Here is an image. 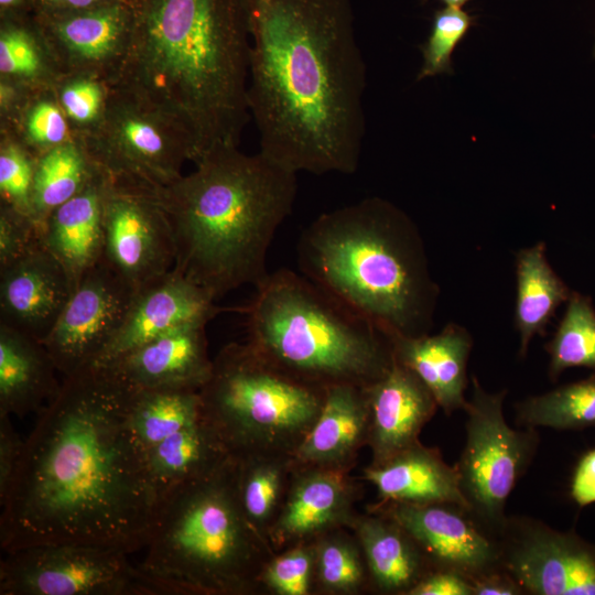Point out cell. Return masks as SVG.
Instances as JSON below:
<instances>
[{
    "instance_id": "6da1fadb",
    "label": "cell",
    "mask_w": 595,
    "mask_h": 595,
    "mask_svg": "<svg viewBox=\"0 0 595 595\" xmlns=\"http://www.w3.org/2000/svg\"><path fill=\"white\" fill-rule=\"evenodd\" d=\"M132 390L101 365L64 377L0 499L4 553L43 544L128 554L147 547L159 501L129 424Z\"/></svg>"
},
{
    "instance_id": "7a4b0ae2",
    "label": "cell",
    "mask_w": 595,
    "mask_h": 595,
    "mask_svg": "<svg viewBox=\"0 0 595 595\" xmlns=\"http://www.w3.org/2000/svg\"><path fill=\"white\" fill-rule=\"evenodd\" d=\"M250 37L259 151L296 174L355 173L367 76L351 0H251Z\"/></svg>"
},
{
    "instance_id": "3957f363",
    "label": "cell",
    "mask_w": 595,
    "mask_h": 595,
    "mask_svg": "<svg viewBox=\"0 0 595 595\" xmlns=\"http://www.w3.org/2000/svg\"><path fill=\"white\" fill-rule=\"evenodd\" d=\"M127 2L130 45L112 86L175 118L194 141L195 161L215 147H238L250 117L251 0Z\"/></svg>"
},
{
    "instance_id": "277c9868",
    "label": "cell",
    "mask_w": 595,
    "mask_h": 595,
    "mask_svg": "<svg viewBox=\"0 0 595 595\" xmlns=\"http://www.w3.org/2000/svg\"><path fill=\"white\" fill-rule=\"evenodd\" d=\"M195 170L153 191L175 241L173 270L215 300L267 275V255L291 214L296 173L260 151L218 145Z\"/></svg>"
},
{
    "instance_id": "5b68a950",
    "label": "cell",
    "mask_w": 595,
    "mask_h": 595,
    "mask_svg": "<svg viewBox=\"0 0 595 595\" xmlns=\"http://www.w3.org/2000/svg\"><path fill=\"white\" fill-rule=\"evenodd\" d=\"M296 252L304 277L390 339L431 333L440 288L418 226L393 203L372 196L320 215Z\"/></svg>"
},
{
    "instance_id": "8992f818",
    "label": "cell",
    "mask_w": 595,
    "mask_h": 595,
    "mask_svg": "<svg viewBox=\"0 0 595 595\" xmlns=\"http://www.w3.org/2000/svg\"><path fill=\"white\" fill-rule=\"evenodd\" d=\"M255 288L247 343L291 377L366 388L392 365L390 337L302 273L279 269Z\"/></svg>"
},
{
    "instance_id": "52a82bcc",
    "label": "cell",
    "mask_w": 595,
    "mask_h": 595,
    "mask_svg": "<svg viewBox=\"0 0 595 595\" xmlns=\"http://www.w3.org/2000/svg\"><path fill=\"white\" fill-rule=\"evenodd\" d=\"M140 569L167 595H245L260 589L272 548L247 521L235 488L234 458L183 484L159 502Z\"/></svg>"
},
{
    "instance_id": "ba28073f",
    "label": "cell",
    "mask_w": 595,
    "mask_h": 595,
    "mask_svg": "<svg viewBox=\"0 0 595 595\" xmlns=\"http://www.w3.org/2000/svg\"><path fill=\"white\" fill-rule=\"evenodd\" d=\"M325 389L298 380L247 342L224 346L199 389L203 419L231 456L292 455L316 421Z\"/></svg>"
},
{
    "instance_id": "9c48e42d",
    "label": "cell",
    "mask_w": 595,
    "mask_h": 595,
    "mask_svg": "<svg viewBox=\"0 0 595 595\" xmlns=\"http://www.w3.org/2000/svg\"><path fill=\"white\" fill-rule=\"evenodd\" d=\"M82 139L109 178L150 191L176 181L196 158L191 134L175 118L117 86L104 119Z\"/></svg>"
},
{
    "instance_id": "30bf717a",
    "label": "cell",
    "mask_w": 595,
    "mask_h": 595,
    "mask_svg": "<svg viewBox=\"0 0 595 595\" xmlns=\"http://www.w3.org/2000/svg\"><path fill=\"white\" fill-rule=\"evenodd\" d=\"M463 410L466 441L456 464L462 493L473 519L497 540L507 516L505 507L538 447L536 429H512L504 415L507 390L488 392L475 375Z\"/></svg>"
},
{
    "instance_id": "8fae6325",
    "label": "cell",
    "mask_w": 595,
    "mask_h": 595,
    "mask_svg": "<svg viewBox=\"0 0 595 595\" xmlns=\"http://www.w3.org/2000/svg\"><path fill=\"white\" fill-rule=\"evenodd\" d=\"M128 553L83 544H43L6 553L1 595H165Z\"/></svg>"
},
{
    "instance_id": "7c38bea8",
    "label": "cell",
    "mask_w": 595,
    "mask_h": 595,
    "mask_svg": "<svg viewBox=\"0 0 595 595\" xmlns=\"http://www.w3.org/2000/svg\"><path fill=\"white\" fill-rule=\"evenodd\" d=\"M175 255L169 218L153 191L107 176L100 260L137 291L170 272Z\"/></svg>"
},
{
    "instance_id": "4fadbf2b",
    "label": "cell",
    "mask_w": 595,
    "mask_h": 595,
    "mask_svg": "<svg viewBox=\"0 0 595 595\" xmlns=\"http://www.w3.org/2000/svg\"><path fill=\"white\" fill-rule=\"evenodd\" d=\"M499 562L523 594L595 595V543L524 517L508 518Z\"/></svg>"
},
{
    "instance_id": "5bb4252c",
    "label": "cell",
    "mask_w": 595,
    "mask_h": 595,
    "mask_svg": "<svg viewBox=\"0 0 595 595\" xmlns=\"http://www.w3.org/2000/svg\"><path fill=\"white\" fill-rule=\"evenodd\" d=\"M134 293L101 260L84 274L43 340L64 377L96 363L120 327Z\"/></svg>"
},
{
    "instance_id": "9a60e30c",
    "label": "cell",
    "mask_w": 595,
    "mask_h": 595,
    "mask_svg": "<svg viewBox=\"0 0 595 595\" xmlns=\"http://www.w3.org/2000/svg\"><path fill=\"white\" fill-rule=\"evenodd\" d=\"M32 15L61 75L87 74L111 85L116 82L131 37L127 0L67 13Z\"/></svg>"
},
{
    "instance_id": "2e32d148",
    "label": "cell",
    "mask_w": 595,
    "mask_h": 595,
    "mask_svg": "<svg viewBox=\"0 0 595 595\" xmlns=\"http://www.w3.org/2000/svg\"><path fill=\"white\" fill-rule=\"evenodd\" d=\"M397 521L419 545L433 570L455 571L470 582L501 569L497 540L454 504L386 502L374 507Z\"/></svg>"
},
{
    "instance_id": "e0dca14e",
    "label": "cell",
    "mask_w": 595,
    "mask_h": 595,
    "mask_svg": "<svg viewBox=\"0 0 595 595\" xmlns=\"http://www.w3.org/2000/svg\"><path fill=\"white\" fill-rule=\"evenodd\" d=\"M215 301L172 269L136 291L120 327L94 365H106L180 327L208 324L223 311Z\"/></svg>"
},
{
    "instance_id": "ac0fdd59",
    "label": "cell",
    "mask_w": 595,
    "mask_h": 595,
    "mask_svg": "<svg viewBox=\"0 0 595 595\" xmlns=\"http://www.w3.org/2000/svg\"><path fill=\"white\" fill-rule=\"evenodd\" d=\"M358 490L348 470L294 467L288 493L269 531L272 550L312 541L349 526Z\"/></svg>"
},
{
    "instance_id": "d6986e66",
    "label": "cell",
    "mask_w": 595,
    "mask_h": 595,
    "mask_svg": "<svg viewBox=\"0 0 595 595\" xmlns=\"http://www.w3.org/2000/svg\"><path fill=\"white\" fill-rule=\"evenodd\" d=\"M73 290L63 266L41 244L0 268V323L43 343Z\"/></svg>"
},
{
    "instance_id": "ffe728a7",
    "label": "cell",
    "mask_w": 595,
    "mask_h": 595,
    "mask_svg": "<svg viewBox=\"0 0 595 595\" xmlns=\"http://www.w3.org/2000/svg\"><path fill=\"white\" fill-rule=\"evenodd\" d=\"M365 394L370 465L381 464L420 442L419 434L439 408L423 381L396 359L379 379L365 388Z\"/></svg>"
},
{
    "instance_id": "44dd1931",
    "label": "cell",
    "mask_w": 595,
    "mask_h": 595,
    "mask_svg": "<svg viewBox=\"0 0 595 595\" xmlns=\"http://www.w3.org/2000/svg\"><path fill=\"white\" fill-rule=\"evenodd\" d=\"M206 325L197 323L180 327L101 366L132 389L199 391L213 366Z\"/></svg>"
},
{
    "instance_id": "7402d4cb",
    "label": "cell",
    "mask_w": 595,
    "mask_h": 595,
    "mask_svg": "<svg viewBox=\"0 0 595 595\" xmlns=\"http://www.w3.org/2000/svg\"><path fill=\"white\" fill-rule=\"evenodd\" d=\"M369 412L365 388H325L321 412L292 454L295 467L349 470L368 441Z\"/></svg>"
},
{
    "instance_id": "603a6c76",
    "label": "cell",
    "mask_w": 595,
    "mask_h": 595,
    "mask_svg": "<svg viewBox=\"0 0 595 595\" xmlns=\"http://www.w3.org/2000/svg\"><path fill=\"white\" fill-rule=\"evenodd\" d=\"M106 182L107 175L100 170L78 194L55 208L40 228L42 246L63 266L73 289L101 259Z\"/></svg>"
},
{
    "instance_id": "cb8c5ba5",
    "label": "cell",
    "mask_w": 595,
    "mask_h": 595,
    "mask_svg": "<svg viewBox=\"0 0 595 595\" xmlns=\"http://www.w3.org/2000/svg\"><path fill=\"white\" fill-rule=\"evenodd\" d=\"M393 357L412 370L446 415L464 409L467 364L473 337L462 325L447 323L437 334L391 338Z\"/></svg>"
},
{
    "instance_id": "d4e9b609",
    "label": "cell",
    "mask_w": 595,
    "mask_h": 595,
    "mask_svg": "<svg viewBox=\"0 0 595 595\" xmlns=\"http://www.w3.org/2000/svg\"><path fill=\"white\" fill-rule=\"evenodd\" d=\"M363 477L377 488L380 504H454L469 512L456 467L447 465L437 448L420 442L369 465Z\"/></svg>"
},
{
    "instance_id": "484cf974",
    "label": "cell",
    "mask_w": 595,
    "mask_h": 595,
    "mask_svg": "<svg viewBox=\"0 0 595 595\" xmlns=\"http://www.w3.org/2000/svg\"><path fill=\"white\" fill-rule=\"evenodd\" d=\"M55 371L42 342L0 323V414L40 412L61 388Z\"/></svg>"
},
{
    "instance_id": "4316f807",
    "label": "cell",
    "mask_w": 595,
    "mask_h": 595,
    "mask_svg": "<svg viewBox=\"0 0 595 595\" xmlns=\"http://www.w3.org/2000/svg\"><path fill=\"white\" fill-rule=\"evenodd\" d=\"M355 531L368 575L382 593L408 592L433 567L409 533L392 518L372 510L355 516Z\"/></svg>"
},
{
    "instance_id": "83f0119b",
    "label": "cell",
    "mask_w": 595,
    "mask_h": 595,
    "mask_svg": "<svg viewBox=\"0 0 595 595\" xmlns=\"http://www.w3.org/2000/svg\"><path fill=\"white\" fill-rule=\"evenodd\" d=\"M230 456L218 433L203 418L148 448L145 462L158 501L178 486L214 473Z\"/></svg>"
},
{
    "instance_id": "f1b7e54d",
    "label": "cell",
    "mask_w": 595,
    "mask_h": 595,
    "mask_svg": "<svg viewBox=\"0 0 595 595\" xmlns=\"http://www.w3.org/2000/svg\"><path fill=\"white\" fill-rule=\"evenodd\" d=\"M515 327L519 335L518 354L523 358L536 335L543 336L558 309L572 290L551 267L544 241L519 249L515 255Z\"/></svg>"
},
{
    "instance_id": "f546056e",
    "label": "cell",
    "mask_w": 595,
    "mask_h": 595,
    "mask_svg": "<svg viewBox=\"0 0 595 595\" xmlns=\"http://www.w3.org/2000/svg\"><path fill=\"white\" fill-rule=\"evenodd\" d=\"M232 458L240 508L251 528L269 543V531L281 509L295 467L292 455L256 453Z\"/></svg>"
},
{
    "instance_id": "4dcf8cb0",
    "label": "cell",
    "mask_w": 595,
    "mask_h": 595,
    "mask_svg": "<svg viewBox=\"0 0 595 595\" xmlns=\"http://www.w3.org/2000/svg\"><path fill=\"white\" fill-rule=\"evenodd\" d=\"M99 171L77 136L36 156L31 209L37 226L41 228L55 208L78 194Z\"/></svg>"
},
{
    "instance_id": "1f68e13d",
    "label": "cell",
    "mask_w": 595,
    "mask_h": 595,
    "mask_svg": "<svg viewBox=\"0 0 595 595\" xmlns=\"http://www.w3.org/2000/svg\"><path fill=\"white\" fill-rule=\"evenodd\" d=\"M61 73L32 14L0 19V78L53 88Z\"/></svg>"
},
{
    "instance_id": "d6a6232c",
    "label": "cell",
    "mask_w": 595,
    "mask_h": 595,
    "mask_svg": "<svg viewBox=\"0 0 595 595\" xmlns=\"http://www.w3.org/2000/svg\"><path fill=\"white\" fill-rule=\"evenodd\" d=\"M130 428L147 451L203 418L198 390L133 389L129 402Z\"/></svg>"
},
{
    "instance_id": "836d02e7",
    "label": "cell",
    "mask_w": 595,
    "mask_h": 595,
    "mask_svg": "<svg viewBox=\"0 0 595 595\" xmlns=\"http://www.w3.org/2000/svg\"><path fill=\"white\" fill-rule=\"evenodd\" d=\"M520 428L583 430L595 428V374L516 403Z\"/></svg>"
},
{
    "instance_id": "e575fe53",
    "label": "cell",
    "mask_w": 595,
    "mask_h": 595,
    "mask_svg": "<svg viewBox=\"0 0 595 595\" xmlns=\"http://www.w3.org/2000/svg\"><path fill=\"white\" fill-rule=\"evenodd\" d=\"M564 314L544 346L549 354V377L558 380L569 368L595 371V307L592 299L573 291Z\"/></svg>"
},
{
    "instance_id": "d590c367",
    "label": "cell",
    "mask_w": 595,
    "mask_h": 595,
    "mask_svg": "<svg viewBox=\"0 0 595 595\" xmlns=\"http://www.w3.org/2000/svg\"><path fill=\"white\" fill-rule=\"evenodd\" d=\"M0 131L11 133L35 156L75 137L53 88L32 91L14 120Z\"/></svg>"
},
{
    "instance_id": "8d00e7d4",
    "label": "cell",
    "mask_w": 595,
    "mask_h": 595,
    "mask_svg": "<svg viewBox=\"0 0 595 595\" xmlns=\"http://www.w3.org/2000/svg\"><path fill=\"white\" fill-rule=\"evenodd\" d=\"M334 529L314 540V576L322 589L333 594L358 592L366 582L360 545Z\"/></svg>"
},
{
    "instance_id": "74e56055",
    "label": "cell",
    "mask_w": 595,
    "mask_h": 595,
    "mask_svg": "<svg viewBox=\"0 0 595 595\" xmlns=\"http://www.w3.org/2000/svg\"><path fill=\"white\" fill-rule=\"evenodd\" d=\"M112 85L87 74H64L53 90L66 119L77 137L91 133L107 110Z\"/></svg>"
},
{
    "instance_id": "f35d334b",
    "label": "cell",
    "mask_w": 595,
    "mask_h": 595,
    "mask_svg": "<svg viewBox=\"0 0 595 595\" xmlns=\"http://www.w3.org/2000/svg\"><path fill=\"white\" fill-rule=\"evenodd\" d=\"M474 21L473 15L458 7L445 6L434 12L430 34L421 45L423 63L416 80L453 74V53Z\"/></svg>"
},
{
    "instance_id": "ab89813d",
    "label": "cell",
    "mask_w": 595,
    "mask_h": 595,
    "mask_svg": "<svg viewBox=\"0 0 595 595\" xmlns=\"http://www.w3.org/2000/svg\"><path fill=\"white\" fill-rule=\"evenodd\" d=\"M35 164L33 153L11 133L0 131V203L31 218Z\"/></svg>"
},
{
    "instance_id": "60d3db41",
    "label": "cell",
    "mask_w": 595,
    "mask_h": 595,
    "mask_svg": "<svg viewBox=\"0 0 595 595\" xmlns=\"http://www.w3.org/2000/svg\"><path fill=\"white\" fill-rule=\"evenodd\" d=\"M314 569V540L300 542L267 561L259 576V586L278 595H307Z\"/></svg>"
},
{
    "instance_id": "b9f144b4",
    "label": "cell",
    "mask_w": 595,
    "mask_h": 595,
    "mask_svg": "<svg viewBox=\"0 0 595 595\" xmlns=\"http://www.w3.org/2000/svg\"><path fill=\"white\" fill-rule=\"evenodd\" d=\"M40 245L37 224L30 216L0 203V268L21 259Z\"/></svg>"
},
{
    "instance_id": "7bdbcfd3",
    "label": "cell",
    "mask_w": 595,
    "mask_h": 595,
    "mask_svg": "<svg viewBox=\"0 0 595 595\" xmlns=\"http://www.w3.org/2000/svg\"><path fill=\"white\" fill-rule=\"evenodd\" d=\"M407 595H473V586L470 580L455 571L435 569Z\"/></svg>"
},
{
    "instance_id": "ee69618b",
    "label": "cell",
    "mask_w": 595,
    "mask_h": 595,
    "mask_svg": "<svg viewBox=\"0 0 595 595\" xmlns=\"http://www.w3.org/2000/svg\"><path fill=\"white\" fill-rule=\"evenodd\" d=\"M23 446L24 441L14 430L10 415L0 414V499L10 486Z\"/></svg>"
},
{
    "instance_id": "f6af8a7d",
    "label": "cell",
    "mask_w": 595,
    "mask_h": 595,
    "mask_svg": "<svg viewBox=\"0 0 595 595\" xmlns=\"http://www.w3.org/2000/svg\"><path fill=\"white\" fill-rule=\"evenodd\" d=\"M570 497L580 508L595 504V447L578 458L571 477Z\"/></svg>"
},
{
    "instance_id": "bcb514c9",
    "label": "cell",
    "mask_w": 595,
    "mask_h": 595,
    "mask_svg": "<svg viewBox=\"0 0 595 595\" xmlns=\"http://www.w3.org/2000/svg\"><path fill=\"white\" fill-rule=\"evenodd\" d=\"M32 91L34 89L0 78V128L14 120Z\"/></svg>"
},
{
    "instance_id": "7dc6e473",
    "label": "cell",
    "mask_w": 595,
    "mask_h": 595,
    "mask_svg": "<svg viewBox=\"0 0 595 595\" xmlns=\"http://www.w3.org/2000/svg\"><path fill=\"white\" fill-rule=\"evenodd\" d=\"M473 595H521L516 581L502 569L495 570L472 581Z\"/></svg>"
},
{
    "instance_id": "c3c4849f",
    "label": "cell",
    "mask_w": 595,
    "mask_h": 595,
    "mask_svg": "<svg viewBox=\"0 0 595 595\" xmlns=\"http://www.w3.org/2000/svg\"><path fill=\"white\" fill-rule=\"evenodd\" d=\"M123 0H33L32 14H60Z\"/></svg>"
},
{
    "instance_id": "681fc988",
    "label": "cell",
    "mask_w": 595,
    "mask_h": 595,
    "mask_svg": "<svg viewBox=\"0 0 595 595\" xmlns=\"http://www.w3.org/2000/svg\"><path fill=\"white\" fill-rule=\"evenodd\" d=\"M33 0H0V19L32 13Z\"/></svg>"
},
{
    "instance_id": "f907efd6",
    "label": "cell",
    "mask_w": 595,
    "mask_h": 595,
    "mask_svg": "<svg viewBox=\"0 0 595 595\" xmlns=\"http://www.w3.org/2000/svg\"><path fill=\"white\" fill-rule=\"evenodd\" d=\"M440 1L443 2L445 6L462 8L464 4H466L467 2L472 0H440Z\"/></svg>"
},
{
    "instance_id": "816d5d0a",
    "label": "cell",
    "mask_w": 595,
    "mask_h": 595,
    "mask_svg": "<svg viewBox=\"0 0 595 595\" xmlns=\"http://www.w3.org/2000/svg\"><path fill=\"white\" fill-rule=\"evenodd\" d=\"M593 57H595V42H594V46H593Z\"/></svg>"
}]
</instances>
